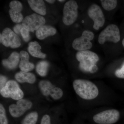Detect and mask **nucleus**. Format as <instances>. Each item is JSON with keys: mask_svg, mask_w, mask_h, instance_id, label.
I'll return each instance as SVG.
<instances>
[{"mask_svg": "<svg viewBox=\"0 0 124 124\" xmlns=\"http://www.w3.org/2000/svg\"><path fill=\"white\" fill-rule=\"evenodd\" d=\"M56 32L57 30L53 27L44 25L36 31V35L38 39L42 40L50 36L54 35Z\"/></svg>", "mask_w": 124, "mask_h": 124, "instance_id": "nucleus-14", "label": "nucleus"}, {"mask_svg": "<svg viewBox=\"0 0 124 124\" xmlns=\"http://www.w3.org/2000/svg\"><path fill=\"white\" fill-rule=\"evenodd\" d=\"M76 57L80 62L79 68L82 72L94 73L98 70L96 64L99 58L94 52L89 50L79 51L76 54Z\"/></svg>", "mask_w": 124, "mask_h": 124, "instance_id": "nucleus-1", "label": "nucleus"}, {"mask_svg": "<svg viewBox=\"0 0 124 124\" xmlns=\"http://www.w3.org/2000/svg\"><path fill=\"white\" fill-rule=\"evenodd\" d=\"M23 27L29 32H34L45 25V19L43 16L33 13L26 16L22 22Z\"/></svg>", "mask_w": 124, "mask_h": 124, "instance_id": "nucleus-8", "label": "nucleus"}, {"mask_svg": "<svg viewBox=\"0 0 124 124\" xmlns=\"http://www.w3.org/2000/svg\"><path fill=\"white\" fill-rule=\"evenodd\" d=\"M73 89L80 97L85 100H91L98 97L99 91L97 85L90 81L82 79L75 80Z\"/></svg>", "mask_w": 124, "mask_h": 124, "instance_id": "nucleus-2", "label": "nucleus"}, {"mask_svg": "<svg viewBox=\"0 0 124 124\" xmlns=\"http://www.w3.org/2000/svg\"><path fill=\"white\" fill-rule=\"evenodd\" d=\"M1 35L2 39L0 42L5 46L16 48L21 46L22 41L20 38L10 28H5Z\"/></svg>", "mask_w": 124, "mask_h": 124, "instance_id": "nucleus-10", "label": "nucleus"}, {"mask_svg": "<svg viewBox=\"0 0 124 124\" xmlns=\"http://www.w3.org/2000/svg\"><path fill=\"white\" fill-rule=\"evenodd\" d=\"M78 6L75 0H70L65 3L63 11V22L65 25L70 26L75 22L78 15Z\"/></svg>", "mask_w": 124, "mask_h": 124, "instance_id": "nucleus-3", "label": "nucleus"}, {"mask_svg": "<svg viewBox=\"0 0 124 124\" xmlns=\"http://www.w3.org/2000/svg\"><path fill=\"white\" fill-rule=\"evenodd\" d=\"M15 77L16 80L20 83H28L32 84L36 80L35 76L33 73L23 71L16 73Z\"/></svg>", "mask_w": 124, "mask_h": 124, "instance_id": "nucleus-17", "label": "nucleus"}, {"mask_svg": "<svg viewBox=\"0 0 124 124\" xmlns=\"http://www.w3.org/2000/svg\"><path fill=\"white\" fill-rule=\"evenodd\" d=\"M9 14L12 21L16 23L22 22L24 19L21 12L14 11L11 9L9 10Z\"/></svg>", "mask_w": 124, "mask_h": 124, "instance_id": "nucleus-21", "label": "nucleus"}, {"mask_svg": "<svg viewBox=\"0 0 124 124\" xmlns=\"http://www.w3.org/2000/svg\"><path fill=\"white\" fill-rule=\"evenodd\" d=\"M90 38L82 34L81 37L73 41L72 46L74 49L79 51L89 50L92 48L93 44Z\"/></svg>", "mask_w": 124, "mask_h": 124, "instance_id": "nucleus-12", "label": "nucleus"}, {"mask_svg": "<svg viewBox=\"0 0 124 124\" xmlns=\"http://www.w3.org/2000/svg\"><path fill=\"white\" fill-rule=\"evenodd\" d=\"M28 2L32 10L41 16L46 14V7L42 0H28Z\"/></svg>", "mask_w": 124, "mask_h": 124, "instance_id": "nucleus-16", "label": "nucleus"}, {"mask_svg": "<svg viewBox=\"0 0 124 124\" xmlns=\"http://www.w3.org/2000/svg\"><path fill=\"white\" fill-rule=\"evenodd\" d=\"M120 113L115 109H108L97 113L93 117L94 121L98 124H113L119 119Z\"/></svg>", "mask_w": 124, "mask_h": 124, "instance_id": "nucleus-6", "label": "nucleus"}, {"mask_svg": "<svg viewBox=\"0 0 124 124\" xmlns=\"http://www.w3.org/2000/svg\"><path fill=\"white\" fill-rule=\"evenodd\" d=\"M101 2L103 8L107 11H111L115 8L117 2L116 0H101Z\"/></svg>", "mask_w": 124, "mask_h": 124, "instance_id": "nucleus-22", "label": "nucleus"}, {"mask_svg": "<svg viewBox=\"0 0 124 124\" xmlns=\"http://www.w3.org/2000/svg\"><path fill=\"white\" fill-rule=\"evenodd\" d=\"M20 58L19 54L16 52H13L8 58L2 60V64L7 69L12 70L15 69L19 63Z\"/></svg>", "mask_w": 124, "mask_h": 124, "instance_id": "nucleus-15", "label": "nucleus"}, {"mask_svg": "<svg viewBox=\"0 0 124 124\" xmlns=\"http://www.w3.org/2000/svg\"><path fill=\"white\" fill-rule=\"evenodd\" d=\"M38 113L37 112H32L28 114L21 122V124H36L38 121Z\"/></svg>", "mask_w": 124, "mask_h": 124, "instance_id": "nucleus-20", "label": "nucleus"}, {"mask_svg": "<svg viewBox=\"0 0 124 124\" xmlns=\"http://www.w3.org/2000/svg\"><path fill=\"white\" fill-rule=\"evenodd\" d=\"M46 1L48 2L49 4H53L55 2V0H46Z\"/></svg>", "mask_w": 124, "mask_h": 124, "instance_id": "nucleus-30", "label": "nucleus"}, {"mask_svg": "<svg viewBox=\"0 0 124 124\" xmlns=\"http://www.w3.org/2000/svg\"><path fill=\"white\" fill-rule=\"evenodd\" d=\"M39 87L43 95L50 96L55 100L60 99L63 95V92L62 89L56 87L49 81H40L39 83Z\"/></svg>", "mask_w": 124, "mask_h": 124, "instance_id": "nucleus-7", "label": "nucleus"}, {"mask_svg": "<svg viewBox=\"0 0 124 124\" xmlns=\"http://www.w3.org/2000/svg\"><path fill=\"white\" fill-rule=\"evenodd\" d=\"M120 40V35L119 28L115 24H109L101 31L99 36L98 41L100 45H103L106 41L117 43Z\"/></svg>", "mask_w": 124, "mask_h": 124, "instance_id": "nucleus-4", "label": "nucleus"}, {"mask_svg": "<svg viewBox=\"0 0 124 124\" xmlns=\"http://www.w3.org/2000/svg\"><path fill=\"white\" fill-rule=\"evenodd\" d=\"M10 9L14 11L21 12L23 9V5L20 1L18 0H13L10 2L9 4Z\"/></svg>", "mask_w": 124, "mask_h": 124, "instance_id": "nucleus-23", "label": "nucleus"}, {"mask_svg": "<svg viewBox=\"0 0 124 124\" xmlns=\"http://www.w3.org/2000/svg\"><path fill=\"white\" fill-rule=\"evenodd\" d=\"M41 46L37 41H32L28 44V50L31 55L35 57L45 59L46 54L41 52Z\"/></svg>", "mask_w": 124, "mask_h": 124, "instance_id": "nucleus-18", "label": "nucleus"}, {"mask_svg": "<svg viewBox=\"0 0 124 124\" xmlns=\"http://www.w3.org/2000/svg\"><path fill=\"white\" fill-rule=\"evenodd\" d=\"M88 16L93 22V28L98 30L104 25L105 19L104 14L100 6L96 4H93L89 7L87 11Z\"/></svg>", "mask_w": 124, "mask_h": 124, "instance_id": "nucleus-9", "label": "nucleus"}, {"mask_svg": "<svg viewBox=\"0 0 124 124\" xmlns=\"http://www.w3.org/2000/svg\"><path fill=\"white\" fill-rule=\"evenodd\" d=\"M21 60L19 62V68L21 71L29 72L33 70L35 68L34 64L29 62V54L26 51L22 50L20 52Z\"/></svg>", "mask_w": 124, "mask_h": 124, "instance_id": "nucleus-13", "label": "nucleus"}, {"mask_svg": "<svg viewBox=\"0 0 124 124\" xmlns=\"http://www.w3.org/2000/svg\"><path fill=\"white\" fill-rule=\"evenodd\" d=\"M0 124H8L5 109L1 103L0 104Z\"/></svg>", "mask_w": 124, "mask_h": 124, "instance_id": "nucleus-24", "label": "nucleus"}, {"mask_svg": "<svg viewBox=\"0 0 124 124\" xmlns=\"http://www.w3.org/2000/svg\"><path fill=\"white\" fill-rule=\"evenodd\" d=\"M115 75L118 78L124 79V61L121 68L116 70L115 72Z\"/></svg>", "mask_w": 124, "mask_h": 124, "instance_id": "nucleus-25", "label": "nucleus"}, {"mask_svg": "<svg viewBox=\"0 0 124 124\" xmlns=\"http://www.w3.org/2000/svg\"><path fill=\"white\" fill-rule=\"evenodd\" d=\"M7 77L5 76L0 75V90L3 88L7 82Z\"/></svg>", "mask_w": 124, "mask_h": 124, "instance_id": "nucleus-27", "label": "nucleus"}, {"mask_svg": "<svg viewBox=\"0 0 124 124\" xmlns=\"http://www.w3.org/2000/svg\"><path fill=\"white\" fill-rule=\"evenodd\" d=\"M23 28L22 24H17L14 27L13 30L15 33L16 34H19L21 32V31Z\"/></svg>", "mask_w": 124, "mask_h": 124, "instance_id": "nucleus-29", "label": "nucleus"}, {"mask_svg": "<svg viewBox=\"0 0 124 124\" xmlns=\"http://www.w3.org/2000/svg\"><path fill=\"white\" fill-rule=\"evenodd\" d=\"M1 95L5 98H11L15 100L22 99L24 93L17 82L13 80L8 81L5 86L0 90Z\"/></svg>", "mask_w": 124, "mask_h": 124, "instance_id": "nucleus-5", "label": "nucleus"}, {"mask_svg": "<svg viewBox=\"0 0 124 124\" xmlns=\"http://www.w3.org/2000/svg\"><path fill=\"white\" fill-rule=\"evenodd\" d=\"M20 33L24 41L28 42L30 39V36L29 32L24 28H23L21 30Z\"/></svg>", "mask_w": 124, "mask_h": 124, "instance_id": "nucleus-26", "label": "nucleus"}, {"mask_svg": "<svg viewBox=\"0 0 124 124\" xmlns=\"http://www.w3.org/2000/svg\"><path fill=\"white\" fill-rule=\"evenodd\" d=\"M122 44L124 48V39H123L122 41Z\"/></svg>", "mask_w": 124, "mask_h": 124, "instance_id": "nucleus-31", "label": "nucleus"}, {"mask_svg": "<svg viewBox=\"0 0 124 124\" xmlns=\"http://www.w3.org/2000/svg\"><path fill=\"white\" fill-rule=\"evenodd\" d=\"M50 117L48 115H45L42 116L40 124H51Z\"/></svg>", "mask_w": 124, "mask_h": 124, "instance_id": "nucleus-28", "label": "nucleus"}, {"mask_svg": "<svg viewBox=\"0 0 124 124\" xmlns=\"http://www.w3.org/2000/svg\"><path fill=\"white\" fill-rule=\"evenodd\" d=\"M58 1L60 2H63L65 1V0H58Z\"/></svg>", "mask_w": 124, "mask_h": 124, "instance_id": "nucleus-32", "label": "nucleus"}, {"mask_svg": "<svg viewBox=\"0 0 124 124\" xmlns=\"http://www.w3.org/2000/svg\"><path fill=\"white\" fill-rule=\"evenodd\" d=\"M49 64L46 61H41L38 62L36 67V71L40 76H46L48 73Z\"/></svg>", "mask_w": 124, "mask_h": 124, "instance_id": "nucleus-19", "label": "nucleus"}, {"mask_svg": "<svg viewBox=\"0 0 124 124\" xmlns=\"http://www.w3.org/2000/svg\"><path fill=\"white\" fill-rule=\"evenodd\" d=\"M32 102L26 99L18 100L16 104H12L9 107L10 115L14 117H19L23 116L26 111L32 107Z\"/></svg>", "mask_w": 124, "mask_h": 124, "instance_id": "nucleus-11", "label": "nucleus"}]
</instances>
